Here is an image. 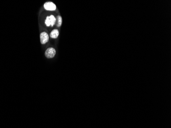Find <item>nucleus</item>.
I'll return each mask as SVG.
<instances>
[{
	"mask_svg": "<svg viewBox=\"0 0 171 128\" xmlns=\"http://www.w3.org/2000/svg\"><path fill=\"white\" fill-rule=\"evenodd\" d=\"M44 8L47 11H54L56 9V5L53 3L48 2L45 3Z\"/></svg>",
	"mask_w": 171,
	"mask_h": 128,
	"instance_id": "7ed1b4c3",
	"label": "nucleus"
},
{
	"mask_svg": "<svg viewBox=\"0 0 171 128\" xmlns=\"http://www.w3.org/2000/svg\"><path fill=\"white\" fill-rule=\"evenodd\" d=\"M57 27H60L62 24V17L58 15L57 17Z\"/></svg>",
	"mask_w": 171,
	"mask_h": 128,
	"instance_id": "423d86ee",
	"label": "nucleus"
},
{
	"mask_svg": "<svg viewBox=\"0 0 171 128\" xmlns=\"http://www.w3.org/2000/svg\"><path fill=\"white\" fill-rule=\"evenodd\" d=\"M56 49L53 48H49L45 53V55L47 58H53L56 55Z\"/></svg>",
	"mask_w": 171,
	"mask_h": 128,
	"instance_id": "f257e3e1",
	"label": "nucleus"
},
{
	"mask_svg": "<svg viewBox=\"0 0 171 128\" xmlns=\"http://www.w3.org/2000/svg\"><path fill=\"white\" fill-rule=\"evenodd\" d=\"M50 20V22H51V26H53L55 25L56 22V19L53 15H50L49 17Z\"/></svg>",
	"mask_w": 171,
	"mask_h": 128,
	"instance_id": "39448f33",
	"label": "nucleus"
},
{
	"mask_svg": "<svg viewBox=\"0 0 171 128\" xmlns=\"http://www.w3.org/2000/svg\"><path fill=\"white\" fill-rule=\"evenodd\" d=\"M58 35H59L58 31L57 29H54L51 31V32L50 33V37L53 38V39H56L58 37Z\"/></svg>",
	"mask_w": 171,
	"mask_h": 128,
	"instance_id": "20e7f679",
	"label": "nucleus"
},
{
	"mask_svg": "<svg viewBox=\"0 0 171 128\" xmlns=\"http://www.w3.org/2000/svg\"><path fill=\"white\" fill-rule=\"evenodd\" d=\"M45 24L46 25H47V26H48V27L51 26V22H50L49 17H47V18L46 19Z\"/></svg>",
	"mask_w": 171,
	"mask_h": 128,
	"instance_id": "0eeeda50",
	"label": "nucleus"
},
{
	"mask_svg": "<svg viewBox=\"0 0 171 128\" xmlns=\"http://www.w3.org/2000/svg\"><path fill=\"white\" fill-rule=\"evenodd\" d=\"M40 40L42 44H45L49 41V35L47 32H43L40 34Z\"/></svg>",
	"mask_w": 171,
	"mask_h": 128,
	"instance_id": "f03ea898",
	"label": "nucleus"
}]
</instances>
